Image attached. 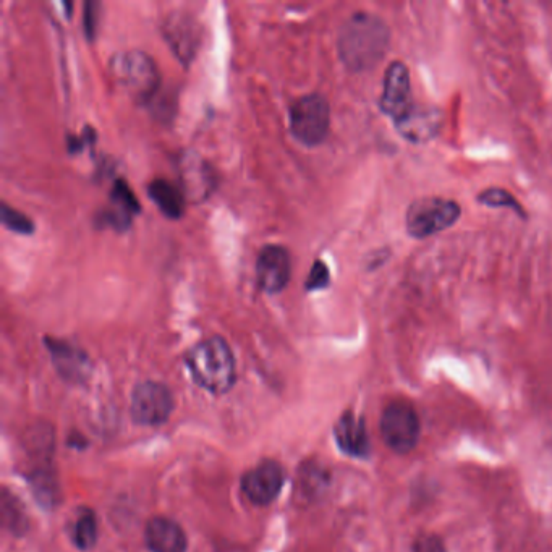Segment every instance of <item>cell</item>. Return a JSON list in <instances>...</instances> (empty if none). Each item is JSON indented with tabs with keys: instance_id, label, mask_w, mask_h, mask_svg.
Wrapping results in <instances>:
<instances>
[{
	"instance_id": "cell-8",
	"label": "cell",
	"mask_w": 552,
	"mask_h": 552,
	"mask_svg": "<svg viewBox=\"0 0 552 552\" xmlns=\"http://www.w3.org/2000/svg\"><path fill=\"white\" fill-rule=\"evenodd\" d=\"M413 106L415 102L412 98V81L407 65L404 62H392L384 73L383 94L379 99V107L395 124L412 111Z\"/></svg>"
},
{
	"instance_id": "cell-11",
	"label": "cell",
	"mask_w": 552,
	"mask_h": 552,
	"mask_svg": "<svg viewBox=\"0 0 552 552\" xmlns=\"http://www.w3.org/2000/svg\"><path fill=\"white\" fill-rule=\"evenodd\" d=\"M180 187L187 198L203 201L216 187V174L198 154L185 153L179 159Z\"/></svg>"
},
{
	"instance_id": "cell-13",
	"label": "cell",
	"mask_w": 552,
	"mask_h": 552,
	"mask_svg": "<svg viewBox=\"0 0 552 552\" xmlns=\"http://www.w3.org/2000/svg\"><path fill=\"white\" fill-rule=\"evenodd\" d=\"M164 33L175 54L188 64L195 56L201 38L200 25L195 18L185 12L172 13L164 23Z\"/></svg>"
},
{
	"instance_id": "cell-6",
	"label": "cell",
	"mask_w": 552,
	"mask_h": 552,
	"mask_svg": "<svg viewBox=\"0 0 552 552\" xmlns=\"http://www.w3.org/2000/svg\"><path fill=\"white\" fill-rule=\"evenodd\" d=\"M381 436L395 454H408L420 441L421 423L417 410L407 400H392L381 415Z\"/></svg>"
},
{
	"instance_id": "cell-9",
	"label": "cell",
	"mask_w": 552,
	"mask_h": 552,
	"mask_svg": "<svg viewBox=\"0 0 552 552\" xmlns=\"http://www.w3.org/2000/svg\"><path fill=\"white\" fill-rule=\"evenodd\" d=\"M285 473L276 460H263L242 478V491L255 506H269L284 488Z\"/></svg>"
},
{
	"instance_id": "cell-12",
	"label": "cell",
	"mask_w": 552,
	"mask_h": 552,
	"mask_svg": "<svg viewBox=\"0 0 552 552\" xmlns=\"http://www.w3.org/2000/svg\"><path fill=\"white\" fill-rule=\"evenodd\" d=\"M46 347L51 353L52 363L65 381L83 383L90 378L91 361L80 347L54 337H47Z\"/></svg>"
},
{
	"instance_id": "cell-5",
	"label": "cell",
	"mask_w": 552,
	"mask_h": 552,
	"mask_svg": "<svg viewBox=\"0 0 552 552\" xmlns=\"http://www.w3.org/2000/svg\"><path fill=\"white\" fill-rule=\"evenodd\" d=\"M289 117L290 130L300 143L306 146L323 143L331 124V109L323 94L310 93L295 99Z\"/></svg>"
},
{
	"instance_id": "cell-4",
	"label": "cell",
	"mask_w": 552,
	"mask_h": 552,
	"mask_svg": "<svg viewBox=\"0 0 552 552\" xmlns=\"http://www.w3.org/2000/svg\"><path fill=\"white\" fill-rule=\"evenodd\" d=\"M115 80L124 86L133 98L148 101L158 93L161 85L158 65L143 51H125L111 60Z\"/></svg>"
},
{
	"instance_id": "cell-10",
	"label": "cell",
	"mask_w": 552,
	"mask_h": 552,
	"mask_svg": "<svg viewBox=\"0 0 552 552\" xmlns=\"http://www.w3.org/2000/svg\"><path fill=\"white\" fill-rule=\"evenodd\" d=\"M292 263L289 251L281 245H266L256 261V276L261 289L268 293H279L290 281Z\"/></svg>"
},
{
	"instance_id": "cell-19",
	"label": "cell",
	"mask_w": 552,
	"mask_h": 552,
	"mask_svg": "<svg viewBox=\"0 0 552 552\" xmlns=\"http://www.w3.org/2000/svg\"><path fill=\"white\" fill-rule=\"evenodd\" d=\"M112 209L115 213L122 214L127 219H132L133 214L140 213V203L136 200L132 190L124 180H115L111 192Z\"/></svg>"
},
{
	"instance_id": "cell-23",
	"label": "cell",
	"mask_w": 552,
	"mask_h": 552,
	"mask_svg": "<svg viewBox=\"0 0 552 552\" xmlns=\"http://www.w3.org/2000/svg\"><path fill=\"white\" fill-rule=\"evenodd\" d=\"M412 552H447L441 538L436 535H421L413 543Z\"/></svg>"
},
{
	"instance_id": "cell-7",
	"label": "cell",
	"mask_w": 552,
	"mask_h": 552,
	"mask_svg": "<svg viewBox=\"0 0 552 552\" xmlns=\"http://www.w3.org/2000/svg\"><path fill=\"white\" fill-rule=\"evenodd\" d=\"M174 407V395L166 384L145 381L133 389L130 412L138 425H164L172 417Z\"/></svg>"
},
{
	"instance_id": "cell-3",
	"label": "cell",
	"mask_w": 552,
	"mask_h": 552,
	"mask_svg": "<svg viewBox=\"0 0 552 552\" xmlns=\"http://www.w3.org/2000/svg\"><path fill=\"white\" fill-rule=\"evenodd\" d=\"M462 216V208L455 201L441 196L418 198L408 206L405 214L407 234L417 240L433 237L451 229Z\"/></svg>"
},
{
	"instance_id": "cell-15",
	"label": "cell",
	"mask_w": 552,
	"mask_h": 552,
	"mask_svg": "<svg viewBox=\"0 0 552 552\" xmlns=\"http://www.w3.org/2000/svg\"><path fill=\"white\" fill-rule=\"evenodd\" d=\"M145 543L151 552H187V533L175 520L153 517L146 523Z\"/></svg>"
},
{
	"instance_id": "cell-16",
	"label": "cell",
	"mask_w": 552,
	"mask_h": 552,
	"mask_svg": "<svg viewBox=\"0 0 552 552\" xmlns=\"http://www.w3.org/2000/svg\"><path fill=\"white\" fill-rule=\"evenodd\" d=\"M441 120V114L436 109L413 106L412 111L404 115L399 122H395V127L407 140L413 143H425L439 132Z\"/></svg>"
},
{
	"instance_id": "cell-14",
	"label": "cell",
	"mask_w": 552,
	"mask_h": 552,
	"mask_svg": "<svg viewBox=\"0 0 552 552\" xmlns=\"http://www.w3.org/2000/svg\"><path fill=\"white\" fill-rule=\"evenodd\" d=\"M337 446L344 454L355 459H366L370 455V436L366 431L365 420L353 412H345L334 426Z\"/></svg>"
},
{
	"instance_id": "cell-22",
	"label": "cell",
	"mask_w": 552,
	"mask_h": 552,
	"mask_svg": "<svg viewBox=\"0 0 552 552\" xmlns=\"http://www.w3.org/2000/svg\"><path fill=\"white\" fill-rule=\"evenodd\" d=\"M331 281V274H329V268H327L326 263L323 261L316 260L311 266L310 274H308V279H306L305 287L306 290H315L326 289Z\"/></svg>"
},
{
	"instance_id": "cell-2",
	"label": "cell",
	"mask_w": 552,
	"mask_h": 552,
	"mask_svg": "<svg viewBox=\"0 0 552 552\" xmlns=\"http://www.w3.org/2000/svg\"><path fill=\"white\" fill-rule=\"evenodd\" d=\"M185 365L196 386L214 395L226 394L237 381L234 353L222 337H209L193 345L185 355Z\"/></svg>"
},
{
	"instance_id": "cell-17",
	"label": "cell",
	"mask_w": 552,
	"mask_h": 552,
	"mask_svg": "<svg viewBox=\"0 0 552 552\" xmlns=\"http://www.w3.org/2000/svg\"><path fill=\"white\" fill-rule=\"evenodd\" d=\"M149 198L161 209L164 216L170 219H180L185 208V193L182 187L164 179L153 180L148 187Z\"/></svg>"
},
{
	"instance_id": "cell-18",
	"label": "cell",
	"mask_w": 552,
	"mask_h": 552,
	"mask_svg": "<svg viewBox=\"0 0 552 552\" xmlns=\"http://www.w3.org/2000/svg\"><path fill=\"white\" fill-rule=\"evenodd\" d=\"M72 540L81 551H90L98 541V519L90 509H80L73 520Z\"/></svg>"
},
{
	"instance_id": "cell-24",
	"label": "cell",
	"mask_w": 552,
	"mask_h": 552,
	"mask_svg": "<svg viewBox=\"0 0 552 552\" xmlns=\"http://www.w3.org/2000/svg\"><path fill=\"white\" fill-rule=\"evenodd\" d=\"M98 2H86L85 5V31L88 38H94L98 28Z\"/></svg>"
},
{
	"instance_id": "cell-20",
	"label": "cell",
	"mask_w": 552,
	"mask_h": 552,
	"mask_svg": "<svg viewBox=\"0 0 552 552\" xmlns=\"http://www.w3.org/2000/svg\"><path fill=\"white\" fill-rule=\"evenodd\" d=\"M478 201L481 204H486V206H491V208L512 209L520 217H527V213L523 211L519 201L515 200V196L510 195L509 192L502 190V188H488V190L478 195Z\"/></svg>"
},
{
	"instance_id": "cell-1",
	"label": "cell",
	"mask_w": 552,
	"mask_h": 552,
	"mask_svg": "<svg viewBox=\"0 0 552 552\" xmlns=\"http://www.w3.org/2000/svg\"><path fill=\"white\" fill-rule=\"evenodd\" d=\"M391 33L383 18L368 12L353 13L337 39L340 60L352 72H366L384 59Z\"/></svg>"
},
{
	"instance_id": "cell-21",
	"label": "cell",
	"mask_w": 552,
	"mask_h": 552,
	"mask_svg": "<svg viewBox=\"0 0 552 552\" xmlns=\"http://www.w3.org/2000/svg\"><path fill=\"white\" fill-rule=\"evenodd\" d=\"M2 224L17 234L31 235L34 232L30 217L20 213L18 209L10 208L9 204H2Z\"/></svg>"
}]
</instances>
